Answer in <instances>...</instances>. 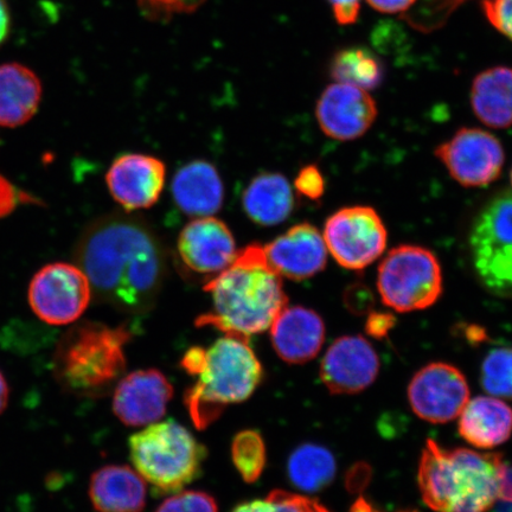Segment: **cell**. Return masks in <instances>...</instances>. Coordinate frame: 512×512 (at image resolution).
Listing matches in <instances>:
<instances>
[{"label":"cell","instance_id":"obj_1","mask_svg":"<svg viewBox=\"0 0 512 512\" xmlns=\"http://www.w3.org/2000/svg\"><path fill=\"white\" fill-rule=\"evenodd\" d=\"M75 262L98 299L131 315L152 309L168 270L155 230L123 214L89 224L76 245Z\"/></svg>","mask_w":512,"mask_h":512},{"label":"cell","instance_id":"obj_2","mask_svg":"<svg viewBox=\"0 0 512 512\" xmlns=\"http://www.w3.org/2000/svg\"><path fill=\"white\" fill-rule=\"evenodd\" d=\"M502 453L441 447L427 440L418 484L435 512H488L498 501L512 502V478Z\"/></svg>","mask_w":512,"mask_h":512},{"label":"cell","instance_id":"obj_3","mask_svg":"<svg viewBox=\"0 0 512 512\" xmlns=\"http://www.w3.org/2000/svg\"><path fill=\"white\" fill-rule=\"evenodd\" d=\"M204 290L214 310L198 318V326H214L226 335L247 338L271 329L287 307L280 275L268 265L260 245L243 248L226 270L211 278Z\"/></svg>","mask_w":512,"mask_h":512},{"label":"cell","instance_id":"obj_4","mask_svg":"<svg viewBox=\"0 0 512 512\" xmlns=\"http://www.w3.org/2000/svg\"><path fill=\"white\" fill-rule=\"evenodd\" d=\"M196 382L184 396L185 407L197 428L204 430L233 403L251 398L264 379V369L247 338L226 335L209 348L194 347L181 361Z\"/></svg>","mask_w":512,"mask_h":512},{"label":"cell","instance_id":"obj_5","mask_svg":"<svg viewBox=\"0 0 512 512\" xmlns=\"http://www.w3.org/2000/svg\"><path fill=\"white\" fill-rule=\"evenodd\" d=\"M126 326L111 328L83 322L73 326L57 345L54 374L68 393L101 398L111 393L126 370L125 347L131 341Z\"/></svg>","mask_w":512,"mask_h":512},{"label":"cell","instance_id":"obj_6","mask_svg":"<svg viewBox=\"0 0 512 512\" xmlns=\"http://www.w3.org/2000/svg\"><path fill=\"white\" fill-rule=\"evenodd\" d=\"M136 471L160 494H177L200 477L207 448L187 428L168 420L155 422L130 439Z\"/></svg>","mask_w":512,"mask_h":512},{"label":"cell","instance_id":"obj_7","mask_svg":"<svg viewBox=\"0 0 512 512\" xmlns=\"http://www.w3.org/2000/svg\"><path fill=\"white\" fill-rule=\"evenodd\" d=\"M377 290L382 303L396 312L428 309L443 294V272L437 256L419 246L392 249L377 272Z\"/></svg>","mask_w":512,"mask_h":512},{"label":"cell","instance_id":"obj_8","mask_svg":"<svg viewBox=\"0 0 512 512\" xmlns=\"http://www.w3.org/2000/svg\"><path fill=\"white\" fill-rule=\"evenodd\" d=\"M469 243L480 284L494 296L512 298V192L491 198L479 211Z\"/></svg>","mask_w":512,"mask_h":512},{"label":"cell","instance_id":"obj_9","mask_svg":"<svg viewBox=\"0 0 512 512\" xmlns=\"http://www.w3.org/2000/svg\"><path fill=\"white\" fill-rule=\"evenodd\" d=\"M387 239L386 226L370 207L343 208L325 223L326 248L348 270L361 271L373 264L386 249Z\"/></svg>","mask_w":512,"mask_h":512},{"label":"cell","instance_id":"obj_10","mask_svg":"<svg viewBox=\"0 0 512 512\" xmlns=\"http://www.w3.org/2000/svg\"><path fill=\"white\" fill-rule=\"evenodd\" d=\"M92 298L91 284L78 266L51 264L32 279L29 303L35 315L50 325L76 322Z\"/></svg>","mask_w":512,"mask_h":512},{"label":"cell","instance_id":"obj_11","mask_svg":"<svg viewBox=\"0 0 512 512\" xmlns=\"http://www.w3.org/2000/svg\"><path fill=\"white\" fill-rule=\"evenodd\" d=\"M435 156L454 181L466 188L485 187L502 174L505 153L501 142L480 128H460L439 145Z\"/></svg>","mask_w":512,"mask_h":512},{"label":"cell","instance_id":"obj_12","mask_svg":"<svg viewBox=\"0 0 512 512\" xmlns=\"http://www.w3.org/2000/svg\"><path fill=\"white\" fill-rule=\"evenodd\" d=\"M408 400L420 419L446 424L463 412L470 400V388L458 368L443 362L431 363L409 383Z\"/></svg>","mask_w":512,"mask_h":512},{"label":"cell","instance_id":"obj_13","mask_svg":"<svg viewBox=\"0 0 512 512\" xmlns=\"http://www.w3.org/2000/svg\"><path fill=\"white\" fill-rule=\"evenodd\" d=\"M379 373V355L362 336L336 339L320 363V379L334 395L361 393L375 382Z\"/></svg>","mask_w":512,"mask_h":512},{"label":"cell","instance_id":"obj_14","mask_svg":"<svg viewBox=\"0 0 512 512\" xmlns=\"http://www.w3.org/2000/svg\"><path fill=\"white\" fill-rule=\"evenodd\" d=\"M316 117L326 136L350 142L370 130L377 118V106L364 89L336 82L320 95Z\"/></svg>","mask_w":512,"mask_h":512},{"label":"cell","instance_id":"obj_15","mask_svg":"<svg viewBox=\"0 0 512 512\" xmlns=\"http://www.w3.org/2000/svg\"><path fill=\"white\" fill-rule=\"evenodd\" d=\"M172 396L174 387L159 370H137L115 386L113 412L126 426H149L163 418Z\"/></svg>","mask_w":512,"mask_h":512},{"label":"cell","instance_id":"obj_16","mask_svg":"<svg viewBox=\"0 0 512 512\" xmlns=\"http://www.w3.org/2000/svg\"><path fill=\"white\" fill-rule=\"evenodd\" d=\"M177 249L189 270L211 278L226 270L238 254L227 224L211 216L188 223L179 234Z\"/></svg>","mask_w":512,"mask_h":512},{"label":"cell","instance_id":"obj_17","mask_svg":"<svg viewBox=\"0 0 512 512\" xmlns=\"http://www.w3.org/2000/svg\"><path fill=\"white\" fill-rule=\"evenodd\" d=\"M166 168L162 160L127 153L114 160L107 172V187L127 211L153 206L164 189Z\"/></svg>","mask_w":512,"mask_h":512},{"label":"cell","instance_id":"obj_18","mask_svg":"<svg viewBox=\"0 0 512 512\" xmlns=\"http://www.w3.org/2000/svg\"><path fill=\"white\" fill-rule=\"evenodd\" d=\"M268 265L280 277L305 280L322 272L328 248L322 234L309 223H300L264 246Z\"/></svg>","mask_w":512,"mask_h":512},{"label":"cell","instance_id":"obj_19","mask_svg":"<svg viewBox=\"0 0 512 512\" xmlns=\"http://www.w3.org/2000/svg\"><path fill=\"white\" fill-rule=\"evenodd\" d=\"M271 339L281 360L304 364L322 349L325 324L317 312L306 307H285L271 326Z\"/></svg>","mask_w":512,"mask_h":512},{"label":"cell","instance_id":"obj_20","mask_svg":"<svg viewBox=\"0 0 512 512\" xmlns=\"http://www.w3.org/2000/svg\"><path fill=\"white\" fill-rule=\"evenodd\" d=\"M171 190L177 207L184 214L194 217L216 214L224 200L219 172L204 160H195L179 169Z\"/></svg>","mask_w":512,"mask_h":512},{"label":"cell","instance_id":"obj_21","mask_svg":"<svg viewBox=\"0 0 512 512\" xmlns=\"http://www.w3.org/2000/svg\"><path fill=\"white\" fill-rule=\"evenodd\" d=\"M89 498L98 512H142L146 505V482L130 466H104L93 473Z\"/></svg>","mask_w":512,"mask_h":512},{"label":"cell","instance_id":"obj_22","mask_svg":"<svg viewBox=\"0 0 512 512\" xmlns=\"http://www.w3.org/2000/svg\"><path fill=\"white\" fill-rule=\"evenodd\" d=\"M459 434L472 446L494 448L511 438L512 408L502 400L477 396L460 413Z\"/></svg>","mask_w":512,"mask_h":512},{"label":"cell","instance_id":"obj_23","mask_svg":"<svg viewBox=\"0 0 512 512\" xmlns=\"http://www.w3.org/2000/svg\"><path fill=\"white\" fill-rule=\"evenodd\" d=\"M42 99V83L19 63L0 66V126L18 127L34 117Z\"/></svg>","mask_w":512,"mask_h":512},{"label":"cell","instance_id":"obj_24","mask_svg":"<svg viewBox=\"0 0 512 512\" xmlns=\"http://www.w3.org/2000/svg\"><path fill=\"white\" fill-rule=\"evenodd\" d=\"M471 106L486 126H512V68L494 67L478 74L471 87Z\"/></svg>","mask_w":512,"mask_h":512},{"label":"cell","instance_id":"obj_25","mask_svg":"<svg viewBox=\"0 0 512 512\" xmlns=\"http://www.w3.org/2000/svg\"><path fill=\"white\" fill-rule=\"evenodd\" d=\"M242 203L249 219L259 226H277L292 214L293 190L283 175L261 174L248 185Z\"/></svg>","mask_w":512,"mask_h":512},{"label":"cell","instance_id":"obj_26","mask_svg":"<svg viewBox=\"0 0 512 512\" xmlns=\"http://www.w3.org/2000/svg\"><path fill=\"white\" fill-rule=\"evenodd\" d=\"M336 473L335 456L324 446L300 445L288 458V478L296 488L309 494L328 488L334 482Z\"/></svg>","mask_w":512,"mask_h":512},{"label":"cell","instance_id":"obj_27","mask_svg":"<svg viewBox=\"0 0 512 512\" xmlns=\"http://www.w3.org/2000/svg\"><path fill=\"white\" fill-rule=\"evenodd\" d=\"M331 78L337 83L373 91L384 79V66L379 56L363 47L337 51L330 66Z\"/></svg>","mask_w":512,"mask_h":512},{"label":"cell","instance_id":"obj_28","mask_svg":"<svg viewBox=\"0 0 512 512\" xmlns=\"http://www.w3.org/2000/svg\"><path fill=\"white\" fill-rule=\"evenodd\" d=\"M232 459L239 475L248 484H253L264 473L267 450L264 438L253 430L236 434L232 444Z\"/></svg>","mask_w":512,"mask_h":512},{"label":"cell","instance_id":"obj_29","mask_svg":"<svg viewBox=\"0 0 512 512\" xmlns=\"http://www.w3.org/2000/svg\"><path fill=\"white\" fill-rule=\"evenodd\" d=\"M480 383L486 393L512 400V347L495 348L488 352L480 370Z\"/></svg>","mask_w":512,"mask_h":512},{"label":"cell","instance_id":"obj_30","mask_svg":"<svg viewBox=\"0 0 512 512\" xmlns=\"http://www.w3.org/2000/svg\"><path fill=\"white\" fill-rule=\"evenodd\" d=\"M233 512H331L316 499L274 490L266 499H254L241 503Z\"/></svg>","mask_w":512,"mask_h":512},{"label":"cell","instance_id":"obj_31","mask_svg":"<svg viewBox=\"0 0 512 512\" xmlns=\"http://www.w3.org/2000/svg\"><path fill=\"white\" fill-rule=\"evenodd\" d=\"M156 512H219L215 499L203 491H179L165 499Z\"/></svg>","mask_w":512,"mask_h":512},{"label":"cell","instance_id":"obj_32","mask_svg":"<svg viewBox=\"0 0 512 512\" xmlns=\"http://www.w3.org/2000/svg\"><path fill=\"white\" fill-rule=\"evenodd\" d=\"M206 0H138L143 15L153 21H165L176 15L191 14Z\"/></svg>","mask_w":512,"mask_h":512},{"label":"cell","instance_id":"obj_33","mask_svg":"<svg viewBox=\"0 0 512 512\" xmlns=\"http://www.w3.org/2000/svg\"><path fill=\"white\" fill-rule=\"evenodd\" d=\"M464 2L466 0H424L418 19H415V25L426 30L437 28Z\"/></svg>","mask_w":512,"mask_h":512},{"label":"cell","instance_id":"obj_34","mask_svg":"<svg viewBox=\"0 0 512 512\" xmlns=\"http://www.w3.org/2000/svg\"><path fill=\"white\" fill-rule=\"evenodd\" d=\"M482 5L489 22L512 41V0H483Z\"/></svg>","mask_w":512,"mask_h":512},{"label":"cell","instance_id":"obj_35","mask_svg":"<svg viewBox=\"0 0 512 512\" xmlns=\"http://www.w3.org/2000/svg\"><path fill=\"white\" fill-rule=\"evenodd\" d=\"M294 188H296L300 195H303L307 200L317 201L322 198L325 191V181L322 172L316 165H307L300 170L296 181H294Z\"/></svg>","mask_w":512,"mask_h":512},{"label":"cell","instance_id":"obj_36","mask_svg":"<svg viewBox=\"0 0 512 512\" xmlns=\"http://www.w3.org/2000/svg\"><path fill=\"white\" fill-rule=\"evenodd\" d=\"M344 305L352 315H369L375 304L373 293L364 284H354L344 293Z\"/></svg>","mask_w":512,"mask_h":512},{"label":"cell","instance_id":"obj_37","mask_svg":"<svg viewBox=\"0 0 512 512\" xmlns=\"http://www.w3.org/2000/svg\"><path fill=\"white\" fill-rule=\"evenodd\" d=\"M373 478V469L368 463L358 462L345 473V488L352 495L362 494L366 490Z\"/></svg>","mask_w":512,"mask_h":512},{"label":"cell","instance_id":"obj_38","mask_svg":"<svg viewBox=\"0 0 512 512\" xmlns=\"http://www.w3.org/2000/svg\"><path fill=\"white\" fill-rule=\"evenodd\" d=\"M396 324V318L392 313L373 312L368 315L366 332L375 339L386 338Z\"/></svg>","mask_w":512,"mask_h":512},{"label":"cell","instance_id":"obj_39","mask_svg":"<svg viewBox=\"0 0 512 512\" xmlns=\"http://www.w3.org/2000/svg\"><path fill=\"white\" fill-rule=\"evenodd\" d=\"M337 23L351 25L357 22L361 11V0H329Z\"/></svg>","mask_w":512,"mask_h":512},{"label":"cell","instance_id":"obj_40","mask_svg":"<svg viewBox=\"0 0 512 512\" xmlns=\"http://www.w3.org/2000/svg\"><path fill=\"white\" fill-rule=\"evenodd\" d=\"M371 8L383 14H399L412 9L418 0H367Z\"/></svg>","mask_w":512,"mask_h":512},{"label":"cell","instance_id":"obj_41","mask_svg":"<svg viewBox=\"0 0 512 512\" xmlns=\"http://www.w3.org/2000/svg\"><path fill=\"white\" fill-rule=\"evenodd\" d=\"M11 31V14L6 0H0V46L8 40Z\"/></svg>","mask_w":512,"mask_h":512},{"label":"cell","instance_id":"obj_42","mask_svg":"<svg viewBox=\"0 0 512 512\" xmlns=\"http://www.w3.org/2000/svg\"><path fill=\"white\" fill-rule=\"evenodd\" d=\"M466 337L473 344L482 343L486 339V332L477 325L469 326L466 330Z\"/></svg>","mask_w":512,"mask_h":512},{"label":"cell","instance_id":"obj_43","mask_svg":"<svg viewBox=\"0 0 512 512\" xmlns=\"http://www.w3.org/2000/svg\"><path fill=\"white\" fill-rule=\"evenodd\" d=\"M9 403V386L5 377L0 371V414H3Z\"/></svg>","mask_w":512,"mask_h":512},{"label":"cell","instance_id":"obj_44","mask_svg":"<svg viewBox=\"0 0 512 512\" xmlns=\"http://www.w3.org/2000/svg\"><path fill=\"white\" fill-rule=\"evenodd\" d=\"M350 512H382L377 510L373 504L367 501L366 498H357V501L352 504Z\"/></svg>","mask_w":512,"mask_h":512},{"label":"cell","instance_id":"obj_45","mask_svg":"<svg viewBox=\"0 0 512 512\" xmlns=\"http://www.w3.org/2000/svg\"><path fill=\"white\" fill-rule=\"evenodd\" d=\"M509 475L512 478V466H509ZM490 512H512V502L498 501Z\"/></svg>","mask_w":512,"mask_h":512},{"label":"cell","instance_id":"obj_46","mask_svg":"<svg viewBox=\"0 0 512 512\" xmlns=\"http://www.w3.org/2000/svg\"><path fill=\"white\" fill-rule=\"evenodd\" d=\"M400 512H418V511H400Z\"/></svg>","mask_w":512,"mask_h":512},{"label":"cell","instance_id":"obj_47","mask_svg":"<svg viewBox=\"0 0 512 512\" xmlns=\"http://www.w3.org/2000/svg\"><path fill=\"white\" fill-rule=\"evenodd\" d=\"M510 178H511V185H512V170H511V176H510Z\"/></svg>","mask_w":512,"mask_h":512}]
</instances>
